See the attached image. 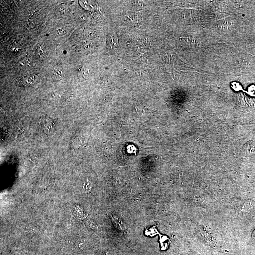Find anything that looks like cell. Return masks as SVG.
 Returning a JSON list of instances; mask_svg holds the SVG:
<instances>
[{
    "instance_id": "6da1fadb",
    "label": "cell",
    "mask_w": 255,
    "mask_h": 255,
    "mask_svg": "<svg viewBox=\"0 0 255 255\" xmlns=\"http://www.w3.org/2000/svg\"><path fill=\"white\" fill-rule=\"evenodd\" d=\"M37 79V76L34 74H31L23 77L21 79V83L25 86H31L36 82Z\"/></svg>"
},
{
    "instance_id": "7a4b0ae2",
    "label": "cell",
    "mask_w": 255,
    "mask_h": 255,
    "mask_svg": "<svg viewBox=\"0 0 255 255\" xmlns=\"http://www.w3.org/2000/svg\"><path fill=\"white\" fill-rule=\"evenodd\" d=\"M43 130L47 133L50 132L53 128V122L49 118H43L41 122Z\"/></svg>"
},
{
    "instance_id": "3957f363",
    "label": "cell",
    "mask_w": 255,
    "mask_h": 255,
    "mask_svg": "<svg viewBox=\"0 0 255 255\" xmlns=\"http://www.w3.org/2000/svg\"><path fill=\"white\" fill-rule=\"evenodd\" d=\"M112 220L114 225L117 229L122 231H124L126 229L124 223L122 222V220L116 216H112Z\"/></svg>"
},
{
    "instance_id": "277c9868",
    "label": "cell",
    "mask_w": 255,
    "mask_h": 255,
    "mask_svg": "<svg viewBox=\"0 0 255 255\" xmlns=\"http://www.w3.org/2000/svg\"><path fill=\"white\" fill-rule=\"evenodd\" d=\"M53 72L54 75L58 78H62L64 77V72L63 69L60 66H55L53 68Z\"/></svg>"
},
{
    "instance_id": "5b68a950",
    "label": "cell",
    "mask_w": 255,
    "mask_h": 255,
    "mask_svg": "<svg viewBox=\"0 0 255 255\" xmlns=\"http://www.w3.org/2000/svg\"><path fill=\"white\" fill-rule=\"evenodd\" d=\"M160 241L161 245L162 250H166L168 248L169 244L170 239L166 236H161L160 238Z\"/></svg>"
},
{
    "instance_id": "8992f818",
    "label": "cell",
    "mask_w": 255,
    "mask_h": 255,
    "mask_svg": "<svg viewBox=\"0 0 255 255\" xmlns=\"http://www.w3.org/2000/svg\"><path fill=\"white\" fill-rule=\"evenodd\" d=\"M37 53L40 57H44L45 55V53L44 52V50L42 49L41 45H37Z\"/></svg>"
},
{
    "instance_id": "52a82bcc",
    "label": "cell",
    "mask_w": 255,
    "mask_h": 255,
    "mask_svg": "<svg viewBox=\"0 0 255 255\" xmlns=\"http://www.w3.org/2000/svg\"><path fill=\"white\" fill-rule=\"evenodd\" d=\"M87 241L85 239H81L78 241V247L80 249H83L86 247Z\"/></svg>"
},
{
    "instance_id": "ba28073f",
    "label": "cell",
    "mask_w": 255,
    "mask_h": 255,
    "mask_svg": "<svg viewBox=\"0 0 255 255\" xmlns=\"http://www.w3.org/2000/svg\"><path fill=\"white\" fill-rule=\"evenodd\" d=\"M156 229H155V228H150L149 229V230H147V232H145V233H147V235H149L151 236H152L155 235L156 233H157V231H156Z\"/></svg>"
},
{
    "instance_id": "9c48e42d",
    "label": "cell",
    "mask_w": 255,
    "mask_h": 255,
    "mask_svg": "<svg viewBox=\"0 0 255 255\" xmlns=\"http://www.w3.org/2000/svg\"><path fill=\"white\" fill-rule=\"evenodd\" d=\"M57 34H64L66 33V31L62 28H59L57 31Z\"/></svg>"
},
{
    "instance_id": "30bf717a",
    "label": "cell",
    "mask_w": 255,
    "mask_h": 255,
    "mask_svg": "<svg viewBox=\"0 0 255 255\" xmlns=\"http://www.w3.org/2000/svg\"><path fill=\"white\" fill-rule=\"evenodd\" d=\"M105 255H116L115 253L114 252V251L112 250H110V251H107Z\"/></svg>"
}]
</instances>
